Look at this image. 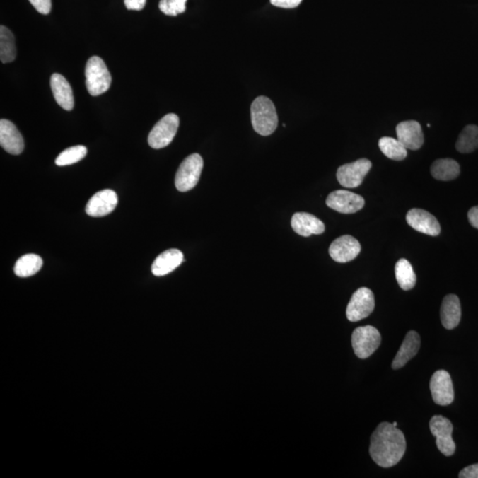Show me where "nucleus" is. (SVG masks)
<instances>
[{
    "label": "nucleus",
    "instance_id": "nucleus-34",
    "mask_svg": "<svg viewBox=\"0 0 478 478\" xmlns=\"http://www.w3.org/2000/svg\"><path fill=\"white\" fill-rule=\"evenodd\" d=\"M471 226L477 228L478 230V206L472 207L467 214Z\"/></svg>",
    "mask_w": 478,
    "mask_h": 478
},
{
    "label": "nucleus",
    "instance_id": "nucleus-2",
    "mask_svg": "<svg viewBox=\"0 0 478 478\" xmlns=\"http://www.w3.org/2000/svg\"><path fill=\"white\" fill-rule=\"evenodd\" d=\"M251 119L255 131L262 136L272 135L279 125L275 105L264 96H260L252 102Z\"/></svg>",
    "mask_w": 478,
    "mask_h": 478
},
{
    "label": "nucleus",
    "instance_id": "nucleus-27",
    "mask_svg": "<svg viewBox=\"0 0 478 478\" xmlns=\"http://www.w3.org/2000/svg\"><path fill=\"white\" fill-rule=\"evenodd\" d=\"M379 148L389 159L393 161H403L407 156V148L399 141V139L385 136L379 140Z\"/></svg>",
    "mask_w": 478,
    "mask_h": 478
},
{
    "label": "nucleus",
    "instance_id": "nucleus-7",
    "mask_svg": "<svg viewBox=\"0 0 478 478\" xmlns=\"http://www.w3.org/2000/svg\"><path fill=\"white\" fill-rule=\"evenodd\" d=\"M375 296L366 287L358 289L351 296L346 308V317L350 322H358L368 317L375 309Z\"/></svg>",
    "mask_w": 478,
    "mask_h": 478
},
{
    "label": "nucleus",
    "instance_id": "nucleus-15",
    "mask_svg": "<svg viewBox=\"0 0 478 478\" xmlns=\"http://www.w3.org/2000/svg\"><path fill=\"white\" fill-rule=\"evenodd\" d=\"M0 145L3 149L13 156L23 152L24 140L16 126L8 119L0 121Z\"/></svg>",
    "mask_w": 478,
    "mask_h": 478
},
{
    "label": "nucleus",
    "instance_id": "nucleus-31",
    "mask_svg": "<svg viewBox=\"0 0 478 478\" xmlns=\"http://www.w3.org/2000/svg\"><path fill=\"white\" fill-rule=\"evenodd\" d=\"M302 0H270L273 6L281 8H295L300 6Z\"/></svg>",
    "mask_w": 478,
    "mask_h": 478
},
{
    "label": "nucleus",
    "instance_id": "nucleus-35",
    "mask_svg": "<svg viewBox=\"0 0 478 478\" xmlns=\"http://www.w3.org/2000/svg\"><path fill=\"white\" fill-rule=\"evenodd\" d=\"M392 424H393V426L397 427V425H398V423H397V421H395V423H393Z\"/></svg>",
    "mask_w": 478,
    "mask_h": 478
},
{
    "label": "nucleus",
    "instance_id": "nucleus-28",
    "mask_svg": "<svg viewBox=\"0 0 478 478\" xmlns=\"http://www.w3.org/2000/svg\"><path fill=\"white\" fill-rule=\"evenodd\" d=\"M87 148L83 146H76L69 147V148L59 153L57 159L55 160V164L57 166H69V165L75 164L82 161L86 156Z\"/></svg>",
    "mask_w": 478,
    "mask_h": 478
},
{
    "label": "nucleus",
    "instance_id": "nucleus-16",
    "mask_svg": "<svg viewBox=\"0 0 478 478\" xmlns=\"http://www.w3.org/2000/svg\"><path fill=\"white\" fill-rule=\"evenodd\" d=\"M397 138L407 149L418 150L424 145V136L419 122L406 121L396 127Z\"/></svg>",
    "mask_w": 478,
    "mask_h": 478
},
{
    "label": "nucleus",
    "instance_id": "nucleus-12",
    "mask_svg": "<svg viewBox=\"0 0 478 478\" xmlns=\"http://www.w3.org/2000/svg\"><path fill=\"white\" fill-rule=\"evenodd\" d=\"M361 251V244L351 235H342L330 245L329 254L333 261L346 263L353 261Z\"/></svg>",
    "mask_w": 478,
    "mask_h": 478
},
{
    "label": "nucleus",
    "instance_id": "nucleus-17",
    "mask_svg": "<svg viewBox=\"0 0 478 478\" xmlns=\"http://www.w3.org/2000/svg\"><path fill=\"white\" fill-rule=\"evenodd\" d=\"M291 227L297 234L302 237H310L311 235H321L325 231V225L317 217L311 214L298 212L291 218Z\"/></svg>",
    "mask_w": 478,
    "mask_h": 478
},
{
    "label": "nucleus",
    "instance_id": "nucleus-26",
    "mask_svg": "<svg viewBox=\"0 0 478 478\" xmlns=\"http://www.w3.org/2000/svg\"><path fill=\"white\" fill-rule=\"evenodd\" d=\"M456 149L462 153H470L478 148V127L467 125L460 133L456 142Z\"/></svg>",
    "mask_w": 478,
    "mask_h": 478
},
{
    "label": "nucleus",
    "instance_id": "nucleus-29",
    "mask_svg": "<svg viewBox=\"0 0 478 478\" xmlns=\"http://www.w3.org/2000/svg\"><path fill=\"white\" fill-rule=\"evenodd\" d=\"M187 0H161L159 8L166 16H177L185 13Z\"/></svg>",
    "mask_w": 478,
    "mask_h": 478
},
{
    "label": "nucleus",
    "instance_id": "nucleus-4",
    "mask_svg": "<svg viewBox=\"0 0 478 478\" xmlns=\"http://www.w3.org/2000/svg\"><path fill=\"white\" fill-rule=\"evenodd\" d=\"M204 161L199 153H193L182 161L175 175V187L179 192H186L194 188L199 181Z\"/></svg>",
    "mask_w": 478,
    "mask_h": 478
},
{
    "label": "nucleus",
    "instance_id": "nucleus-22",
    "mask_svg": "<svg viewBox=\"0 0 478 478\" xmlns=\"http://www.w3.org/2000/svg\"><path fill=\"white\" fill-rule=\"evenodd\" d=\"M460 165L452 159H441L431 165L432 177L439 181H451L459 177Z\"/></svg>",
    "mask_w": 478,
    "mask_h": 478
},
{
    "label": "nucleus",
    "instance_id": "nucleus-30",
    "mask_svg": "<svg viewBox=\"0 0 478 478\" xmlns=\"http://www.w3.org/2000/svg\"><path fill=\"white\" fill-rule=\"evenodd\" d=\"M30 4L42 15H48L52 9V0H30Z\"/></svg>",
    "mask_w": 478,
    "mask_h": 478
},
{
    "label": "nucleus",
    "instance_id": "nucleus-20",
    "mask_svg": "<svg viewBox=\"0 0 478 478\" xmlns=\"http://www.w3.org/2000/svg\"><path fill=\"white\" fill-rule=\"evenodd\" d=\"M184 262V255L177 249H170L161 254L153 262L152 272L156 276H163L174 272Z\"/></svg>",
    "mask_w": 478,
    "mask_h": 478
},
{
    "label": "nucleus",
    "instance_id": "nucleus-8",
    "mask_svg": "<svg viewBox=\"0 0 478 478\" xmlns=\"http://www.w3.org/2000/svg\"><path fill=\"white\" fill-rule=\"evenodd\" d=\"M430 429L439 451L445 456L453 455L456 446L452 438L453 426L451 421L444 416H434L431 419Z\"/></svg>",
    "mask_w": 478,
    "mask_h": 478
},
{
    "label": "nucleus",
    "instance_id": "nucleus-19",
    "mask_svg": "<svg viewBox=\"0 0 478 478\" xmlns=\"http://www.w3.org/2000/svg\"><path fill=\"white\" fill-rule=\"evenodd\" d=\"M51 88L56 102L59 107L66 111H71L75 105L71 86L68 80L59 74H54L51 77Z\"/></svg>",
    "mask_w": 478,
    "mask_h": 478
},
{
    "label": "nucleus",
    "instance_id": "nucleus-24",
    "mask_svg": "<svg viewBox=\"0 0 478 478\" xmlns=\"http://www.w3.org/2000/svg\"><path fill=\"white\" fill-rule=\"evenodd\" d=\"M395 276L400 287L404 291H409L416 286V273L411 263L406 259H400L396 263Z\"/></svg>",
    "mask_w": 478,
    "mask_h": 478
},
{
    "label": "nucleus",
    "instance_id": "nucleus-9",
    "mask_svg": "<svg viewBox=\"0 0 478 478\" xmlns=\"http://www.w3.org/2000/svg\"><path fill=\"white\" fill-rule=\"evenodd\" d=\"M372 163L367 159H360L354 163L344 164L337 172L339 184L346 188H357L371 170Z\"/></svg>",
    "mask_w": 478,
    "mask_h": 478
},
{
    "label": "nucleus",
    "instance_id": "nucleus-11",
    "mask_svg": "<svg viewBox=\"0 0 478 478\" xmlns=\"http://www.w3.org/2000/svg\"><path fill=\"white\" fill-rule=\"evenodd\" d=\"M430 388L432 399L439 406H448L455 400L453 382L448 371H436L431 377Z\"/></svg>",
    "mask_w": 478,
    "mask_h": 478
},
{
    "label": "nucleus",
    "instance_id": "nucleus-32",
    "mask_svg": "<svg viewBox=\"0 0 478 478\" xmlns=\"http://www.w3.org/2000/svg\"><path fill=\"white\" fill-rule=\"evenodd\" d=\"M460 478H478V463L467 466L460 471Z\"/></svg>",
    "mask_w": 478,
    "mask_h": 478
},
{
    "label": "nucleus",
    "instance_id": "nucleus-3",
    "mask_svg": "<svg viewBox=\"0 0 478 478\" xmlns=\"http://www.w3.org/2000/svg\"><path fill=\"white\" fill-rule=\"evenodd\" d=\"M86 77L87 91L91 96H100L111 86V74L103 59L98 56L87 62Z\"/></svg>",
    "mask_w": 478,
    "mask_h": 478
},
{
    "label": "nucleus",
    "instance_id": "nucleus-25",
    "mask_svg": "<svg viewBox=\"0 0 478 478\" xmlns=\"http://www.w3.org/2000/svg\"><path fill=\"white\" fill-rule=\"evenodd\" d=\"M15 37L11 30L5 26L0 27V59L3 63H9L16 58Z\"/></svg>",
    "mask_w": 478,
    "mask_h": 478
},
{
    "label": "nucleus",
    "instance_id": "nucleus-10",
    "mask_svg": "<svg viewBox=\"0 0 478 478\" xmlns=\"http://www.w3.org/2000/svg\"><path fill=\"white\" fill-rule=\"evenodd\" d=\"M327 206L341 214H354L363 209L365 200L361 195L346 190H337L327 197Z\"/></svg>",
    "mask_w": 478,
    "mask_h": 478
},
{
    "label": "nucleus",
    "instance_id": "nucleus-23",
    "mask_svg": "<svg viewBox=\"0 0 478 478\" xmlns=\"http://www.w3.org/2000/svg\"><path fill=\"white\" fill-rule=\"evenodd\" d=\"M42 266H43V260L40 256L29 254L22 256L16 262L13 272L17 276L30 277L36 275Z\"/></svg>",
    "mask_w": 478,
    "mask_h": 478
},
{
    "label": "nucleus",
    "instance_id": "nucleus-18",
    "mask_svg": "<svg viewBox=\"0 0 478 478\" xmlns=\"http://www.w3.org/2000/svg\"><path fill=\"white\" fill-rule=\"evenodd\" d=\"M421 339L419 334L414 330H411L407 334L402 346H400L398 353H397L395 360L392 361V367L393 370H399L405 366L411 358H413L420 349Z\"/></svg>",
    "mask_w": 478,
    "mask_h": 478
},
{
    "label": "nucleus",
    "instance_id": "nucleus-5",
    "mask_svg": "<svg viewBox=\"0 0 478 478\" xmlns=\"http://www.w3.org/2000/svg\"><path fill=\"white\" fill-rule=\"evenodd\" d=\"M381 335L375 327L368 325L355 329L351 335V344L356 356L367 358L378 350L381 344Z\"/></svg>",
    "mask_w": 478,
    "mask_h": 478
},
{
    "label": "nucleus",
    "instance_id": "nucleus-14",
    "mask_svg": "<svg viewBox=\"0 0 478 478\" xmlns=\"http://www.w3.org/2000/svg\"><path fill=\"white\" fill-rule=\"evenodd\" d=\"M407 223L414 230L429 235H438L441 228L437 218L423 209H414L409 211L406 217Z\"/></svg>",
    "mask_w": 478,
    "mask_h": 478
},
{
    "label": "nucleus",
    "instance_id": "nucleus-33",
    "mask_svg": "<svg viewBox=\"0 0 478 478\" xmlns=\"http://www.w3.org/2000/svg\"><path fill=\"white\" fill-rule=\"evenodd\" d=\"M126 8L129 10H136L140 11L145 8L146 0H124Z\"/></svg>",
    "mask_w": 478,
    "mask_h": 478
},
{
    "label": "nucleus",
    "instance_id": "nucleus-21",
    "mask_svg": "<svg viewBox=\"0 0 478 478\" xmlns=\"http://www.w3.org/2000/svg\"><path fill=\"white\" fill-rule=\"evenodd\" d=\"M441 317L442 325L445 329L453 330L458 326L462 318V308L456 295L449 294L444 298L441 308Z\"/></svg>",
    "mask_w": 478,
    "mask_h": 478
},
{
    "label": "nucleus",
    "instance_id": "nucleus-6",
    "mask_svg": "<svg viewBox=\"0 0 478 478\" xmlns=\"http://www.w3.org/2000/svg\"><path fill=\"white\" fill-rule=\"evenodd\" d=\"M179 127V117L168 114L157 122L148 136V144L153 149H161L173 141Z\"/></svg>",
    "mask_w": 478,
    "mask_h": 478
},
{
    "label": "nucleus",
    "instance_id": "nucleus-1",
    "mask_svg": "<svg viewBox=\"0 0 478 478\" xmlns=\"http://www.w3.org/2000/svg\"><path fill=\"white\" fill-rule=\"evenodd\" d=\"M405 436L392 424L382 423L371 438L370 453L378 466L391 467L400 462L405 455Z\"/></svg>",
    "mask_w": 478,
    "mask_h": 478
},
{
    "label": "nucleus",
    "instance_id": "nucleus-13",
    "mask_svg": "<svg viewBox=\"0 0 478 478\" xmlns=\"http://www.w3.org/2000/svg\"><path fill=\"white\" fill-rule=\"evenodd\" d=\"M118 204V196L112 190L105 189L91 197L86 205V214L91 217H102L115 210Z\"/></svg>",
    "mask_w": 478,
    "mask_h": 478
}]
</instances>
